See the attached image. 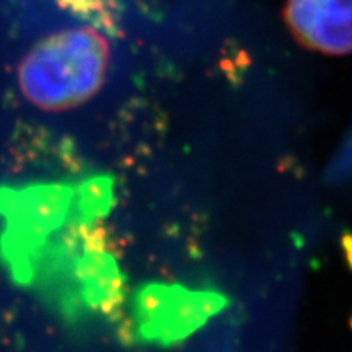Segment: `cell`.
<instances>
[{"instance_id":"7a4b0ae2","label":"cell","mask_w":352,"mask_h":352,"mask_svg":"<svg viewBox=\"0 0 352 352\" xmlns=\"http://www.w3.org/2000/svg\"><path fill=\"white\" fill-rule=\"evenodd\" d=\"M284 19L307 50L333 56L352 52V0H287Z\"/></svg>"},{"instance_id":"3957f363","label":"cell","mask_w":352,"mask_h":352,"mask_svg":"<svg viewBox=\"0 0 352 352\" xmlns=\"http://www.w3.org/2000/svg\"><path fill=\"white\" fill-rule=\"evenodd\" d=\"M69 10L80 15L83 20L104 28L108 33H116L121 23L120 0H59Z\"/></svg>"},{"instance_id":"6da1fadb","label":"cell","mask_w":352,"mask_h":352,"mask_svg":"<svg viewBox=\"0 0 352 352\" xmlns=\"http://www.w3.org/2000/svg\"><path fill=\"white\" fill-rule=\"evenodd\" d=\"M109 47L98 32L78 28L38 43L19 70L21 94L44 111H65L85 103L103 85Z\"/></svg>"}]
</instances>
